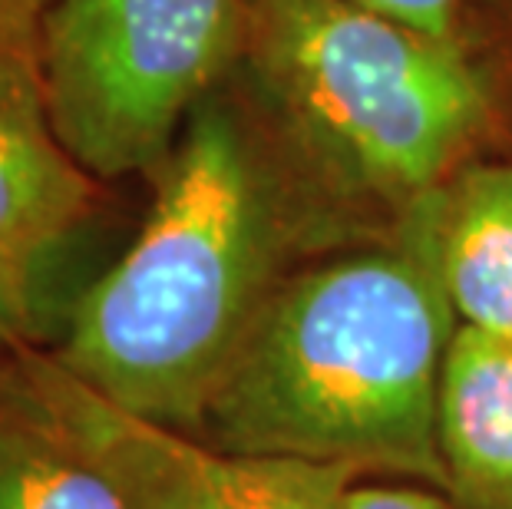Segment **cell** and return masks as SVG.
I'll return each instance as SVG.
<instances>
[{"instance_id":"obj_6","label":"cell","mask_w":512,"mask_h":509,"mask_svg":"<svg viewBox=\"0 0 512 509\" xmlns=\"http://www.w3.org/2000/svg\"><path fill=\"white\" fill-rule=\"evenodd\" d=\"M40 20L0 27V255L53 275L100 209L103 182L70 156L50 116Z\"/></svg>"},{"instance_id":"obj_13","label":"cell","mask_w":512,"mask_h":509,"mask_svg":"<svg viewBox=\"0 0 512 509\" xmlns=\"http://www.w3.org/2000/svg\"><path fill=\"white\" fill-rule=\"evenodd\" d=\"M53 0H0V27L17 20H40L50 10Z\"/></svg>"},{"instance_id":"obj_1","label":"cell","mask_w":512,"mask_h":509,"mask_svg":"<svg viewBox=\"0 0 512 509\" xmlns=\"http://www.w3.org/2000/svg\"><path fill=\"white\" fill-rule=\"evenodd\" d=\"M143 229L73 301L53 357L90 391L199 437L222 377L285 278L354 245L228 77L152 179Z\"/></svg>"},{"instance_id":"obj_2","label":"cell","mask_w":512,"mask_h":509,"mask_svg":"<svg viewBox=\"0 0 512 509\" xmlns=\"http://www.w3.org/2000/svg\"><path fill=\"white\" fill-rule=\"evenodd\" d=\"M433 199L384 238L294 268L195 440L443 490L437 394L460 321L437 272Z\"/></svg>"},{"instance_id":"obj_11","label":"cell","mask_w":512,"mask_h":509,"mask_svg":"<svg viewBox=\"0 0 512 509\" xmlns=\"http://www.w3.org/2000/svg\"><path fill=\"white\" fill-rule=\"evenodd\" d=\"M53 291V275L0 255V357L20 348H37V341L57 324Z\"/></svg>"},{"instance_id":"obj_9","label":"cell","mask_w":512,"mask_h":509,"mask_svg":"<svg viewBox=\"0 0 512 509\" xmlns=\"http://www.w3.org/2000/svg\"><path fill=\"white\" fill-rule=\"evenodd\" d=\"M433 252L456 321L512 341V159H479L437 192Z\"/></svg>"},{"instance_id":"obj_12","label":"cell","mask_w":512,"mask_h":509,"mask_svg":"<svg viewBox=\"0 0 512 509\" xmlns=\"http://www.w3.org/2000/svg\"><path fill=\"white\" fill-rule=\"evenodd\" d=\"M341 509H460L437 486L387 480V476H357L347 486Z\"/></svg>"},{"instance_id":"obj_3","label":"cell","mask_w":512,"mask_h":509,"mask_svg":"<svg viewBox=\"0 0 512 509\" xmlns=\"http://www.w3.org/2000/svg\"><path fill=\"white\" fill-rule=\"evenodd\" d=\"M232 83L354 245L390 235L509 136V53L347 0H248Z\"/></svg>"},{"instance_id":"obj_10","label":"cell","mask_w":512,"mask_h":509,"mask_svg":"<svg viewBox=\"0 0 512 509\" xmlns=\"http://www.w3.org/2000/svg\"><path fill=\"white\" fill-rule=\"evenodd\" d=\"M347 4L417 27L423 34L506 53L512 0H347Z\"/></svg>"},{"instance_id":"obj_5","label":"cell","mask_w":512,"mask_h":509,"mask_svg":"<svg viewBox=\"0 0 512 509\" xmlns=\"http://www.w3.org/2000/svg\"><path fill=\"white\" fill-rule=\"evenodd\" d=\"M60 400L86 440L113 463L143 509H341L351 467L268 453H222L156 427L57 367Z\"/></svg>"},{"instance_id":"obj_8","label":"cell","mask_w":512,"mask_h":509,"mask_svg":"<svg viewBox=\"0 0 512 509\" xmlns=\"http://www.w3.org/2000/svg\"><path fill=\"white\" fill-rule=\"evenodd\" d=\"M443 493L460 509H512V341L453 331L437 394Z\"/></svg>"},{"instance_id":"obj_7","label":"cell","mask_w":512,"mask_h":509,"mask_svg":"<svg viewBox=\"0 0 512 509\" xmlns=\"http://www.w3.org/2000/svg\"><path fill=\"white\" fill-rule=\"evenodd\" d=\"M0 509H143L73 424L40 348L0 357Z\"/></svg>"},{"instance_id":"obj_4","label":"cell","mask_w":512,"mask_h":509,"mask_svg":"<svg viewBox=\"0 0 512 509\" xmlns=\"http://www.w3.org/2000/svg\"><path fill=\"white\" fill-rule=\"evenodd\" d=\"M248 0H53L40 24L50 116L100 182L159 176L189 116L232 77Z\"/></svg>"}]
</instances>
